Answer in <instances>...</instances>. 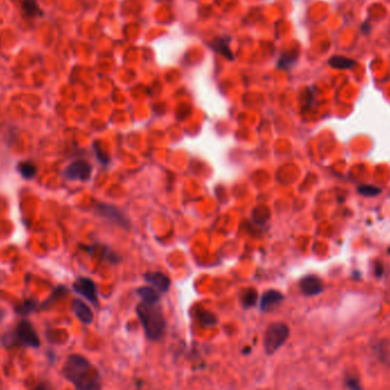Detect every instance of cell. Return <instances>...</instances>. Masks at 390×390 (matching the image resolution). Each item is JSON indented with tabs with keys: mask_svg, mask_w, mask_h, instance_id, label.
<instances>
[{
	"mask_svg": "<svg viewBox=\"0 0 390 390\" xmlns=\"http://www.w3.org/2000/svg\"><path fill=\"white\" fill-rule=\"evenodd\" d=\"M62 373L76 390H101L102 388L100 371L81 355H70L62 368Z\"/></svg>",
	"mask_w": 390,
	"mask_h": 390,
	"instance_id": "6da1fadb",
	"label": "cell"
},
{
	"mask_svg": "<svg viewBox=\"0 0 390 390\" xmlns=\"http://www.w3.org/2000/svg\"><path fill=\"white\" fill-rule=\"evenodd\" d=\"M136 313L146 337L153 341L161 339L166 331V320L157 305H147L145 302H141L136 307Z\"/></svg>",
	"mask_w": 390,
	"mask_h": 390,
	"instance_id": "7a4b0ae2",
	"label": "cell"
},
{
	"mask_svg": "<svg viewBox=\"0 0 390 390\" xmlns=\"http://www.w3.org/2000/svg\"><path fill=\"white\" fill-rule=\"evenodd\" d=\"M290 335V328L284 323L275 322L267 326L264 335V348L267 355H271L284 345Z\"/></svg>",
	"mask_w": 390,
	"mask_h": 390,
	"instance_id": "3957f363",
	"label": "cell"
},
{
	"mask_svg": "<svg viewBox=\"0 0 390 390\" xmlns=\"http://www.w3.org/2000/svg\"><path fill=\"white\" fill-rule=\"evenodd\" d=\"M15 338L24 346L31 348L40 347V339L29 321H22L18 323L16 330H15Z\"/></svg>",
	"mask_w": 390,
	"mask_h": 390,
	"instance_id": "277c9868",
	"label": "cell"
},
{
	"mask_svg": "<svg viewBox=\"0 0 390 390\" xmlns=\"http://www.w3.org/2000/svg\"><path fill=\"white\" fill-rule=\"evenodd\" d=\"M63 176L69 179V181H81L87 182L89 181L91 176V167L88 162L78 160L70 163L65 168Z\"/></svg>",
	"mask_w": 390,
	"mask_h": 390,
	"instance_id": "5b68a950",
	"label": "cell"
},
{
	"mask_svg": "<svg viewBox=\"0 0 390 390\" xmlns=\"http://www.w3.org/2000/svg\"><path fill=\"white\" fill-rule=\"evenodd\" d=\"M97 213L102 216L103 218H105L112 223L119 225L120 227L127 228V229L130 227L129 220H128L126 216L123 215L116 207H114V205L106 204V203L99 204L97 205Z\"/></svg>",
	"mask_w": 390,
	"mask_h": 390,
	"instance_id": "8992f818",
	"label": "cell"
},
{
	"mask_svg": "<svg viewBox=\"0 0 390 390\" xmlns=\"http://www.w3.org/2000/svg\"><path fill=\"white\" fill-rule=\"evenodd\" d=\"M73 289L82 296L86 298L90 304L97 306L99 305V295H97V287L96 284L92 282L90 279H87V277H79L73 283Z\"/></svg>",
	"mask_w": 390,
	"mask_h": 390,
	"instance_id": "52a82bcc",
	"label": "cell"
},
{
	"mask_svg": "<svg viewBox=\"0 0 390 390\" xmlns=\"http://www.w3.org/2000/svg\"><path fill=\"white\" fill-rule=\"evenodd\" d=\"M144 279H145L148 284L155 287L161 294H166L171 284L170 279L167 275L161 273V271H150V273L144 275Z\"/></svg>",
	"mask_w": 390,
	"mask_h": 390,
	"instance_id": "ba28073f",
	"label": "cell"
},
{
	"mask_svg": "<svg viewBox=\"0 0 390 390\" xmlns=\"http://www.w3.org/2000/svg\"><path fill=\"white\" fill-rule=\"evenodd\" d=\"M300 290L305 296H316L323 291V283L321 279L315 275H307L300 281Z\"/></svg>",
	"mask_w": 390,
	"mask_h": 390,
	"instance_id": "9c48e42d",
	"label": "cell"
},
{
	"mask_svg": "<svg viewBox=\"0 0 390 390\" xmlns=\"http://www.w3.org/2000/svg\"><path fill=\"white\" fill-rule=\"evenodd\" d=\"M284 300V296L280 291L268 290L261 296L259 301V307L261 311H270L275 307L279 306Z\"/></svg>",
	"mask_w": 390,
	"mask_h": 390,
	"instance_id": "30bf717a",
	"label": "cell"
},
{
	"mask_svg": "<svg viewBox=\"0 0 390 390\" xmlns=\"http://www.w3.org/2000/svg\"><path fill=\"white\" fill-rule=\"evenodd\" d=\"M72 310L75 314V316L84 323V324H90L94 320V314L90 308L87 306L84 301L79 299H74L72 302Z\"/></svg>",
	"mask_w": 390,
	"mask_h": 390,
	"instance_id": "8fae6325",
	"label": "cell"
},
{
	"mask_svg": "<svg viewBox=\"0 0 390 390\" xmlns=\"http://www.w3.org/2000/svg\"><path fill=\"white\" fill-rule=\"evenodd\" d=\"M137 294L142 298L143 302H145L147 305H157L160 300V296H159L158 292L150 286L141 287V289L137 290Z\"/></svg>",
	"mask_w": 390,
	"mask_h": 390,
	"instance_id": "7c38bea8",
	"label": "cell"
},
{
	"mask_svg": "<svg viewBox=\"0 0 390 390\" xmlns=\"http://www.w3.org/2000/svg\"><path fill=\"white\" fill-rule=\"evenodd\" d=\"M229 38H220L216 39L212 44V48H215L216 51H218L219 54L224 55L226 59L233 60L232 50L229 48Z\"/></svg>",
	"mask_w": 390,
	"mask_h": 390,
	"instance_id": "4fadbf2b",
	"label": "cell"
},
{
	"mask_svg": "<svg viewBox=\"0 0 390 390\" xmlns=\"http://www.w3.org/2000/svg\"><path fill=\"white\" fill-rule=\"evenodd\" d=\"M328 64L335 69L346 70V69H352L353 66L355 65V61L345 57V56H335V57H332L330 61H328Z\"/></svg>",
	"mask_w": 390,
	"mask_h": 390,
	"instance_id": "5bb4252c",
	"label": "cell"
},
{
	"mask_svg": "<svg viewBox=\"0 0 390 390\" xmlns=\"http://www.w3.org/2000/svg\"><path fill=\"white\" fill-rule=\"evenodd\" d=\"M257 300H258V294L255 289L245 290L241 296V302L244 308L254 307L257 304Z\"/></svg>",
	"mask_w": 390,
	"mask_h": 390,
	"instance_id": "9a60e30c",
	"label": "cell"
},
{
	"mask_svg": "<svg viewBox=\"0 0 390 390\" xmlns=\"http://www.w3.org/2000/svg\"><path fill=\"white\" fill-rule=\"evenodd\" d=\"M17 170L21 173V176L25 179H32L34 174L37 173V169L35 166L31 162H22L17 166Z\"/></svg>",
	"mask_w": 390,
	"mask_h": 390,
	"instance_id": "2e32d148",
	"label": "cell"
},
{
	"mask_svg": "<svg viewBox=\"0 0 390 390\" xmlns=\"http://www.w3.org/2000/svg\"><path fill=\"white\" fill-rule=\"evenodd\" d=\"M23 9L31 17H34L39 12L38 4L35 0H23Z\"/></svg>",
	"mask_w": 390,
	"mask_h": 390,
	"instance_id": "e0dca14e",
	"label": "cell"
},
{
	"mask_svg": "<svg viewBox=\"0 0 390 390\" xmlns=\"http://www.w3.org/2000/svg\"><path fill=\"white\" fill-rule=\"evenodd\" d=\"M35 307H37V302L34 300H27L16 308V313H18L20 315H28L35 309Z\"/></svg>",
	"mask_w": 390,
	"mask_h": 390,
	"instance_id": "ac0fdd59",
	"label": "cell"
},
{
	"mask_svg": "<svg viewBox=\"0 0 390 390\" xmlns=\"http://www.w3.org/2000/svg\"><path fill=\"white\" fill-rule=\"evenodd\" d=\"M381 189L377 186H373V185H361L358 187V193L364 195V197H376Z\"/></svg>",
	"mask_w": 390,
	"mask_h": 390,
	"instance_id": "d6986e66",
	"label": "cell"
},
{
	"mask_svg": "<svg viewBox=\"0 0 390 390\" xmlns=\"http://www.w3.org/2000/svg\"><path fill=\"white\" fill-rule=\"evenodd\" d=\"M198 317L204 325H213V324H216V323H217V320H216L215 315L211 314V313H209V311H205V310L200 311Z\"/></svg>",
	"mask_w": 390,
	"mask_h": 390,
	"instance_id": "ffe728a7",
	"label": "cell"
},
{
	"mask_svg": "<svg viewBox=\"0 0 390 390\" xmlns=\"http://www.w3.org/2000/svg\"><path fill=\"white\" fill-rule=\"evenodd\" d=\"M297 55H284L279 61V66L281 69H290L296 63Z\"/></svg>",
	"mask_w": 390,
	"mask_h": 390,
	"instance_id": "44dd1931",
	"label": "cell"
},
{
	"mask_svg": "<svg viewBox=\"0 0 390 390\" xmlns=\"http://www.w3.org/2000/svg\"><path fill=\"white\" fill-rule=\"evenodd\" d=\"M94 147H95V152H96V155H97V158H99V160H100L102 163L106 164V163H107V161H109V158H107V157L105 155V154H103V153H102L101 148L99 147V145H97V144H95Z\"/></svg>",
	"mask_w": 390,
	"mask_h": 390,
	"instance_id": "7402d4cb",
	"label": "cell"
},
{
	"mask_svg": "<svg viewBox=\"0 0 390 390\" xmlns=\"http://www.w3.org/2000/svg\"><path fill=\"white\" fill-rule=\"evenodd\" d=\"M347 384L352 390H361V386H359L358 381L355 379H347Z\"/></svg>",
	"mask_w": 390,
	"mask_h": 390,
	"instance_id": "603a6c76",
	"label": "cell"
},
{
	"mask_svg": "<svg viewBox=\"0 0 390 390\" xmlns=\"http://www.w3.org/2000/svg\"><path fill=\"white\" fill-rule=\"evenodd\" d=\"M383 273V265L380 263H376V275L381 276Z\"/></svg>",
	"mask_w": 390,
	"mask_h": 390,
	"instance_id": "cb8c5ba5",
	"label": "cell"
},
{
	"mask_svg": "<svg viewBox=\"0 0 390 390\" xmlns=\"http://www.w3.org/2000/svg\"><path fill=\"white\" fill-rule=\"evenodd\" d=\"M34 390H49V389L45 386H38Z\"/></svg>",
	"mask_w": 390,
	"mask_h": 390,
	"instance_id": "d4e9b609",
	"label": "cell"
},
{
	"mask_svg": "<svg viewBox=\"0 0 390 390\" xmlns=\"http://www.w3.org/2000/svg\"><path fill=\"white\" fill-rule=\"evenodd\" d=\"M3 317H4V313H3L2 309H0V321L3 320Z\"/></svg>",
	"mask_w": 390,
	"mask_h": 390,
	"instance_id": "484cf974",
	"label": "cell"
}]
</instances>
